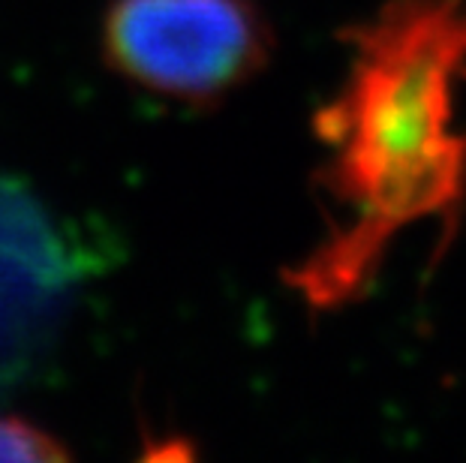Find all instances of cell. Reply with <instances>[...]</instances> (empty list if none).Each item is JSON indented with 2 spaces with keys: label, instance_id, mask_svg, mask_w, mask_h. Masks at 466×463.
I'll use <instances>...</instances> for the list:
<instances>
[{
  "label": "cell",
  "instance_id": "cell-1",
  "mask_svg": "<svg viewBox=\"0 0 466 463\" xmlns=\"http://www.w3.org/2000/svg\"><path fill=\"white\" fill-rule=\"evenodd\" d=\"M466 25L451 0H403L355 34L343 94L319 117L334 226L295 274L316 304L359 289L400 226L454 193L451 78Z\"/></svg>",
  "mask_w": 466,
  "mask_h": 463
},
{
  "label": "cell",
  "instance_id": "cell-2",
  "mask_svg": "<svg viewBox=\"0 0 466 463\" xmlns=\"http://www.w3.org/2000/svg\"><path fill=\"white\" fill-rule=\"evenodd\" d=\"M106 45L138 85L177 100H211L259 70L268 34L247 0H117Z\"/></svg>",
  "mask_w": 466,
  "mask_h": 463
},
{
  "label": "cell",
  "instance_id": "cell-3",
  "mask_svg": "<svg viewBox=\"0 0 466 463\" xmlns=\"http://www.w3.org/2000/svg\"><path fill=\"white\" fill-rule=\"evenodd\" d=\"M66 448L22 418H0V460H64Z\"/></svg>",
  "mask_w": 466,
  "mask_h": 463
}]
</instances>
